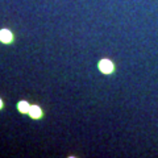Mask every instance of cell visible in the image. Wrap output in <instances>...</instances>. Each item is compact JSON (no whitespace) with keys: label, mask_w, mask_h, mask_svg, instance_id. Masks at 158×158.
I'll return each instance as SVG.
<instances>
[{"label":"cell","mask_w":158,"mask_h":158,"mask_svg":"<svg viewBox=\"0 0 158 158\" xmlns=\"http://www.w3.org/2000/svg\"><path fill=\"white\" fill-rule=\"evenodd\" d=\"M99 69H100L102 73L110 74L113 70V65H112L111 61H108V59H103V61H100V63H99Z\"/></svg>","instance_id":"6da1fadb"},{"label":"cell","mask_w":158,"mask_h":158,"mask_svg":"<svg viewBox=\"0 0 158 158\" xmlns=\"http://www.w3.org/2000/svg\"><path fill=\"white\" fill-rule=\"evenodd\" d=\"M0 41L4 44H8L12 41V33L8 31V29H2L0 31Z\"/></svg>","instance_id":"7a4b0ae2"},{"label":"cell","mask_w":158,"mask_h":158,"mask_svg":"<svg viewBox=\"0 0 158 158\" xmlns=\"http://www.w3.org/2000/svg\"><path fill=\"white\" fill-rule=\"evenodd\" d=\"M29 115H31V117L33 118H38V117H41V108L37 107V106H31V108H29Z\"/></svg>","instance_id":"3957f363"},{"label":"cell","mask_w":158,"mask_h":158,"mask_svg":"<svg viewBox=\"0 0 158 158\" xmlns=\"http://www.w3.org/2000/svg\"><path fill=\"white\" fill-rule=\"evenodd\" d=\"M29 108H31V106H29L27 102H20L19 103V111L20 112L27 113V112H29Z\"/></svg>","instance_id":"277c9868"},{"label":"cell","mask_w":158,"mask_h":158,"mask_svg":"<svg viewBox=\"0 0 158 158\" xmlns=\"http://www.w3.org/2000/svg\"><path fill=\"white\" fill-rule=\"evenodd\" d=\"M3 107V103H2V100H0V108H2Z\"/></svg>","instance_id":"5b68a950"}]
</instances>
